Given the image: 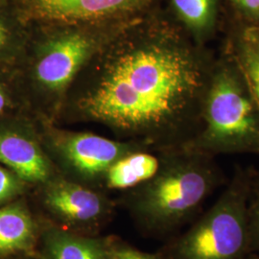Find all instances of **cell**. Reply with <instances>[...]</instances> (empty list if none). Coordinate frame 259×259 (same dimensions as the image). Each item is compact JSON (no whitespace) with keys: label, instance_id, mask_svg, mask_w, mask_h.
Here are the masks:
<instances>
[{"label":"cell","instance_id":"cell-1","mask_svg":"<svg viewBox=\"0 0 259 259\" xmlns=\"http://www.w3.org/2000/svg\"><path fill=\"white\" fill-rule=\"evenodd\" d=\"M80 106L89 117L157 150L185 145L201 128L216 55L157 10L117 29Z\"/></svg>","mask_w":259,"mask_h":259},{"label":"cell","instance_id":"cell-2","mask_svg":"<svg viewBox=\"0 0 259 259\" xmlns=\"http://www.w3.org/2000/svg\"><path fill=\"white\" fill-rule=\"evenodd\" d=\"M161 157L157 174L123 199L139 229L152 236L167 235L184 226L225 182L210 155L182 145L161 149Z\"/></svg>","mask_w":259,"mask_h":259},{"label":"cell","instance_id":"cell-3","mask_svg":"<svg viewBox=\"0 0 259 259\" xmlns=\"http://www.w3.org/2000/svg\"><path fill=\"white\" fill-rule=\"evenodd\" d=\"M201 128L185 144L216 157L259 155V107L239 66L222 48L202 105Z\"/></svg>","mask_w":259,"mask_h":259},{"label":"cell","instance_id":"cell-4","mask_svg":"<svg viewBox=\"0 0 259 259\" xmlns=\"http://www.w3.org/2000/svg\"><path fill=\"white\" fill-rule=\"evenodd\" d=\"M251 168L235 166L215 204L159 250L163 259H248L246 205Z\"/></svg>","mask_w":259,"mask_h":259},{"label":"cell","instance_id":"cell-5","mask_svg":"<svg viewBox=\"0 0 259 259\" xmlns=\"http://www.w3.org/2000/svg\"><path fill=\"white\" fill-rule=\"evenodd\" d=\"M28 26L121 27L157 11V0H8Z\"/></svg>","mask_w":259,"mask_h":259},{"label":"cell","instance_id":"cell-6","mask_svg":"<svg viewBox=\"0 0 259 259\" xmlns=\"http://www.w3.org/2000/svg\"><path fill=\"white\" fill-rule=\"evenodd\" d=\"M33 190L39 217L69 232L96 235L115 210L108 196L60 174Z\"/></svg>","mask_w":259,"mask_h":259},{"label":"cell","instance_id":"cell-7","mask_svg":"<svg viewBox=\"0 0 259 259\" xmlns=\"http://www.w3.org/2000/svg\"><path fill=\"white\" fill-rule=\"evenodd\" d=\"M150 147L139 142L120 143L90 133L57 135L47 142L51 155L65 173L61 176L96 188L108 169L120 157Z\"/></svg>","mask_w":259,"mask_h":259},{"label":"cell","instance_id":"cell-8","mask_svg":"<svg viewBox=\"0 0 259 259\" xmlns=\"http://www.w3.org/2000/svg\"><path fill=\"white\" fill-rule=\"evenodd\" d=\"M45 47L38 50L31 77L39 88L52 93L64 91L93 54V28L56 27Z\"/></svg>","mask_w":259,"mask_h":259},{"label":"cell","instance_id":"cell-9","mask_svg":"<svg viewBox=\"0 0 259 259\" xmlns=\"http://www.w3.org/2000/svg\"><path fill=\"white\" fill-rule=\"evenodd\" d=\"M0 164L18 175L31 189L58 175L41 141L20 115L0 120Z\"/></svg>","mask_w":259,"mask_h":259},{"label":"cell","instance_id":"cell-10","mask_svg":"<svg viewBox=\"0 0 259 259\" xmlns=\"http://www.w3.org/2000/svg\"><path fill=\"white\" fill-rule=\"evenodd\" d=\"M111 239L69 232L41 218L35 253L41 259H111Z\"/></svg>","mask_w":259,"mask_h":259},{"label":"cell","instance_id":"cell-11","mask_svg":"<svg viewBox=\"0 0 259 259\" xmlns=\"http://www.w3.org/2000/svg\"><path fill=\"white\" fill-rule=\"evenodd\" d=\"M41 218L27 196L0 206V259L36 252Z\"/></svg>","mask_w":259,"mask_h":259},{"label":"cell","instance_id":"cell-12","mask_svg":"<svg viewBox=\"0 0 259 259\" xmlns=\"http://www.w3.org/2000/svg\"><path fill=\"white\" fill-rule=\"evenodd\" d=\"M222 48L239 66L259 107V25L234 19L226 31Z\"/></svg>","mask_w":259,"mask_h":259},{"label":"cell","instance_id":"cell-13","mask_svg":"<svg viewBox=\"0 0 259 259\" xmlns=\"http://www.w3.org/2000/svg\"><path fill=\"white\" fill-rule=\"evenodd\" d=\"M223 0H170L174 19L191 38L206 47L219 29Z\"/></svg>","mask_w":259,"mask_h":259},{"label":"cell","instance_id":"cell-14","mask_svg":"<svg viewBox=\"0 0 259 259\" xmlns=\"http://www.w3.org/2000/svg\"><path fill=\"white\" fill-rule=\"evenodd\" d=\"M161 150L156 155L142 149L117 159L104 178V185L111 190L129 191L146 183L157 174L161 165Z\"/></svg>","mask_w":259,"mask_h":259},{"label":"cell","instance_id":"cell-15","mask_svg":"<svg viewBox=\"0 0 259 259\" xmlns=\"http://www.w3.org/2000/svg\"><path fill=\"white\" fill-rule=\"evenodd\" d=\"M27 27L8 1L0 2V65H15L24 51Z\"/></svg>","mask_w":259,"mask_h":259},{"label":"cell","instance_id":"cell-16","mask_svg":"<svg viewBox=\"0 0 259 259\" xmlns=\"http://www.w3.org/2000/svg\"><path fill=\"white\" fill-rule=\"evenodd\" d=\"M21 95L22 88L16 65H0V120L19 115Z\"/></svg>","mask_w":259,"mask_h":259},{"label":"cell","instance_id":"cell-17","mask_svg":"<svg viewBox=\"0 0 259 259\" xmlns=\"http://www.w3.org/2000/svg\"><path fill=\"white\" fill-rule=\"evenodd\" d=\"M246 223L250 252L259 253V169L250 171V187L246 205Z\"/></svg>","mask_w":259,"mask_h":259},{"label":"cell","instance_id":"cell-18","mask_svg":"<svg viewBox=\"0 0 259 259\" xmlns=\"http://www.w3.org/2000/svg\"><path fill=\"white\" fill-rule=\"evenodd\" d=\"M31 187L7 167L0 164V206L27 196Z\"/></svg>","mask_w":259,"mask_h":259},{"label":"cell","instance_id":"cell-19","mask_svg":"<svg viewBox=\"0 0 259 259\" xmlns=\"http://www.w3.org/2000/svg\"><path fill=\"white\" fill-rule=\"evenodd\" d=\"M111 259H163L158 252L150 253L130 245L116 236H111Z\"/></svg>","mask_w":259,"mask_h":259},{"label":"cell","instance_id":"cell-20","mask_svg":"<svg viewBox=\"0 0 259 259\" xmlns=\"http://www.w3.org/2000/svg\"><path fill=\"white\" fill-rule=\"evenodd\" d=\"M234 12V19L250 25H259V0H225Z\"/></svg>","mask_w":259,"mask_h":259},{"label":"cell","instance_id":"cell-21","mask_svg":"<svg viewBox=\"0 0 259 259\" xmlns=\"http://www.w3.org/2000/svg\"><path fill=\"white\" fill-rule=\"evenodd\" d=\"M6 259H41L36 253L32 254H23V255H18V256H13Z\"/></svg>","mask_w":259,"mask_h":259},{"label":"cell","instance_id":"cell-22","mask_svg":"<svg viewBox=\"0 0 259 259\" xmlns=\"http://www.w3.org/2000/svg\"><path fill=\"white\" fill-rule=\"evenodd\" d=\"M248 259H259L258 256H253V257H250V258Z\"/></svg>","mask_w":259,"mask_h":259},{"label":"cell","instance_id":"cell-23","mask_svg":"<svg viewBox=\"0 0 259 259\" xmlns=\"http://www.w3.org/2000/svg\"><path fill=\"white\" fill-rule=\"evenodd\" d=\"M6 1H8V0H0V2H6Z\"/></svg>","mask_w":259,"mask_h":259}]
</instances>
